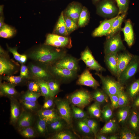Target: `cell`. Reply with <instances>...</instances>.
I'll use <instances>...</instances> for the list:
<instances>
[{
    "label": "cell",
    "mask_w": 139,
    "mask_h": 139,
    "mask_svg": "<svg viewBox=\"0 0 139 139\" xmlns=\"http://www.w3.org/2000/svg\"><path fill=\"white\" fill-rule=\"evenodd\" d=\"M67 54L63 49H54L48 46L41 47L31 52L29 57L47 66L53 65Z\"/></svg>",
    "instance_id": "6da1fadb"
},
{
    "label": "cell",
    "mask_w": 139,
    "mask_h": 139,
    "mask_svg": "<svg viewBox=\"0 0 139 139\" xmlns=\"http://www.w3.org/2000/svg\"><path fill=\"white\" fill-rule=\"evenodd\" d=\"M95 74L98 76L101 81L103 90L108 96L110 95H118L124 91V87L117 80L109 76H104L100 72Z\"/></svg>",
    "instance_id": "7a4b0ae2"
},
{
    "label": "cell",
    "mask_w": 139,
    "mask_h": 139,
    "mask_svg": "<svg viewBox=\"0 0 139 139\" xmlns=\"http://www.w3.org/2000/svg\"><path fill=\"white\" fill-rule=\"evenodd\" d=\"M139 72V56L134 55L128 65L121 73L117 80L123 86L134 79Z\"/></svg>",
    "instance_id": "3957f363"
},
{
    "label": "cell",
    "mask_w": 139,
    "mask_h": 139,
    "mask_svg": "<svg viewBox=\"0 0 139 139\" xmlns=\"http://www.w3.org/2000/svg\"><path fill=\"white\" fill-rule=\"evenodd\" d=\"M68 97L69 102L72 105L82 109L93 100L91 94L83 89L75 91L70 94Z\"/></svg>",
    "instance_id": "277c9868"
},
{
    "label": "cell",
    "mask_w": 139,
    "mask_h": 139,
    "mask_svg": "<svg viewBox=\"0 0 139 139\" xmlns=\"http://www.w3.org/2000/svg\"><path fill=\"white\" fill-rule=\"evenodd\" d=\"M120 32L111 37L107 38L104 46L105 55L118 53L126 50Z\"/></svg>",
    "instance_id": "5b68a950"
},
{
    "label": "cell",
    "mask_w": 139,
    "mask_h": 139,
    "mask_svg": "<svg viewBox=\"0 0 139 139\" xmlns=\"http://www.w3.org/2000/svg\"><path fill=\"white\" fill-rule=\"evenodd\" d=\"M97 6L98 13L102 16L110 19L118 15V8L112 0H102Z\"/></svg>",
    "instance_id": "8992f818"
},
{
    "label": "cell",
    "mask_w": 139,
    "mask_h": 139,
    "mask_svg": "<svg viewBox=\"0 0 139 139\" xmlns=\"http://www.w3.org/2000/svg\"><path fill=\"white\" fill-rule=\"evenodd\" d=\"M48 69L54 77L61 82H67L73 80L77 76V72L65 68L48 66Z\"/></svg>",
    "instance_id": "52a82bcc"
},
{
    "label": "cell",
    "mask_w": 139,
    "mask_h": 139,
    "mask_svg": "<svg viewBox=\"0 0 139 139\" xmlns=\"http://www.w3.org/2000/svg\"><path fill=\"white\" fill-rule=\"evenodd\" d=\"M80 59L84 62L89 70H94L98 72L106 71V69L95 60L91 51L88 47L81 53Z\"/></svg>",
    "instance_id": "ba28073f"
},
{
    "label": "cell",
    "mask_w": 139,
    "mask_h": 139,
    "mask_svg": "<svg viewBox=\"0 0 139 139\" xmlns=\"http://www.w3.org/2000/svg\"><path fill=\"white\" fill-rule=\"evenodd\" d=\"M55 106L61 118L68 125H71L72 122V112L68 101L57 99L54 100Z\"/></svg>",
    "instance_id": "9c48e42d"
},
{
    "label": "cell",
    "mask_w": 139,
    "mask_h": 139,
    "mask_svg": "<svg viewBox=\"0 0 139 139\" xmlns=\"http://www.w3.org/2000/svg\"><path fill=\"white\" fill-rule=\"evenodd\" d=\"M79 61L76 58L67 54L52 65L77 72L80 70Z\"/></svg>",
    "instance_id": "30bf717a"
},
{
    "label": "cell",
    "mask_w": 139,
    "mask_h": 139,
    "mask_svg": "<svg viewBox=\"0 0 139 139\" xmlns=\"http://www.w3.org/2000/svg\"><path fill=\"white\" fill-rule=\"evenodd\" d=\"M29 70L33 76L37 80H40L46 81L54 78L50 72L48 66H42L34 64L30 65Z\"/></svg>",
    "instance_id": "8fae6325"
},
{
    "label": "cell",
    "mask_w": 139,
    "mask_h": 139,
    "mask_svg": "<svg viewBox=\"0 0 139 139\" xmlns=\"http://www.w3.org/2000/svg\"><path fill=\"white\" fill-rule=\"evenodd\" d=\"M76 83L79 85L89 87L95 89L100 86L99 82L93 77L88 68L85 69L78 76Z\"/></svg>",
    "instance_id": "7c38bea8"
},
{
    "label": "cell",
    "mask_w": 139,
    "mask_h": 139,
    "mask_svg": "<svg viewBox=\"0 0 139 139\" xmlns=\"http://www.w3.org/2000/svg\"><path fill=\"white\" fill-rule=\"evenodd\" d=\"M10 101V123L16 126L18 120L21 114L22 108L21 104L16 98L9 99Z\"/></svg>",
    "instance_id": "4fadbf2b"
},
{
    "label": "cell",
    "mask_w": 139,
    "mask_h": 139,
    "mask_svg": "<svg viewBox=\"0 0 139 139\" xmlns=\"http://www.w3.org/2000/svg\"><path fill=\"white\" fill-rule=\"evenodd\" d=\"M37 116L44 120L47 124L62 118L56 109L54 108L43 109H40L37 111Z\"/></svg>",
    "instance_id": "5bb4252c"
},
{
    "label": "cell",
    "mask_w": 139,
    "mask_h": 139,
    "mask_svg": "<svg viewBox=\"0 0 139 139\" xmlns=\"http://www.w3.org/2000/svg\"><path fill=\"white\" fill-rule=\"evenodd\" d=\"M82 8V5L79 3L73 2L68 5L64 14L77 24Z\"/></svg>",
    "instance_id": "9a60e30c"
},
{
    "label": "cell",
    "mask_w": 139,
    "mask_h": 139,
    "mask_svg": "<svg viewBox=\"0 0 139 139\" xmlns=\"http://www.w3.org/2000/svg\"><path fill=\"white\" fill-rule=\"evenodd\" d=\"M134 55L126 50L117 53V80L133 57Z\"/></svg>",
    "instance_id": "2e32d148"
},
{
    "label": "cell",
    "mask_w": 139,
    "mask_h": 139,
    "mask_svg": "<svg viewBox=\"0 0 139 139\" xmlns=\"http://www.w3.org/2000/svg\"><path fill=\"white\" fill-rule=\"evenodd\" d=\"M36 120L32 113L22 108L16 126L17 128L33 126Z\"/></svg>",
    "instance_id": "e0dca14e"
},
{
    "label": "cell",
    "mask_w": 139,
    "mask_h": 139,
    "mask_svg": "<svg viewBox=\"0 0 139 139\" xmlns=\"http://www.w3.org/2000/svg\"><path fill=\"white\" fill-rule=\"evenodd\" d=\"M118 16L117 15L113 18L103 21L94 30L92 34V36L94 37L106 36L113 22Z\"/></svg>",
    "instance_id": "ac0fdd59"
},
{
    "label": "cell",
    "mask_w": 139,
    "mask_h": 139,
    "mask_svg": "<svg viewBox=\"0 0 139 139\" xmlns=\"http://www.w3.org/2000/svg\"><path fill=\"white\" fill-rule=\"evenodd\" d=\"M117 53L105 55L104 62L111 73L117 78L118 74Z\"/></svg>",
    "instance_id": "d6986e66"
},
{
    "label": "cell",
    "mask_w": 139,
    "mask_h": 139,
    "mask_svg": "<svg viewBox=\"0 0 139 139\" xmlns=\"http://www.w3.org/2000/svg\"><path fill=\"white\" fill-rule=\"evenodd\" d=\"M15 85L7 82L0 83V95L6 97L9 99L13 98H16L19 94L15 88Z\"/></svg>",
    "instance_id": "ffe728a7"
},
{
    "label": "cell",
    "mask_w": 139,
    "mask_h": 139,
    "mask_svg": "<svg viewBox=\"0 0 139 139\" xmlns=\"http://www.w3.org/2000/svg\"><path fill=\"white\" fill-rule=\"evenodd\" d=\"M124 33V40L129 47L133 45L134 41V36L133 26L129 19L125 22L124 27L121 30Z\"/></svg>",
    "instance_id": "44dd1931"
},
{
    "label": "cell",
    "mask_w": 139,
    "mask_h": 139,
    "mask_svg": "<svg viewBox=\"0 0 139 139\" xmlns=\"http://www.w3.org/2000/svg\"><path fill=\"white\" fill-rule=\"evenodd\" d=\"M15 66L11 61L5 57L1 56L0 58V74L8 75L12 73L15 69Z\"/></svg>",
    "instance_id": "7402d4cb"
},
{
    "label": "cell",
    "mask_w": 139,
    "mask_h": 139,
    "mask_svg": "<svg viewBox=\"0 0 139 139\" xmlns=\"http://www.w3.org/2000/svg\"><path fill=\"white\" fill-rule=\"evenodd\" d=\"M126 13L118 15L117 17L113 22L111 28L106 36L107 38L111 37L121 30V25Z\"/></svg>",
    "instance_id": "603a6c76"
},
{
    "label": "cell",
    "mask_w": 139,
    "mask_h": 139,
    "mask_svg": "<svg viewBox=\"0 0 139 139\" xmlns=\"http://www.w3.org/2000/svg\"><path fill=\"white\" fill-rule=\"evenodd\" d=\"M66 124V122L62 118H60L47 124L48 133L54 134L63 130Z\"/></svg>",
    "instance_id": "cb8c5ba5"
},
{
    "label": "cell",
    "mask_w": 139,
    "mask_h": 139,
    "mask_svg": "<svg viewBox=\"0 0 139 139\" xmlns=\"http://www.w3.org/2000/svg\"><path fill=\"white\" fill-rule=\"evenodd\" d=\"M34 124V127L38 136L44 137L48 134L47 124L44 120L37 116Z\"/></svg>",
    "instance_id": "d4e9b609"
},
{
    "label": "cell",
    "mask_w": 139,
    "mask_h": 139,
    "mask_svg": "<svg viewBox=\"0 0 139 139\" xmlns=\"http://www.w3.org/2000/svg\"><path fill=\"white\" fill-rule=\"evenodd\" d=\"M55 31L56 33L59 35L66 36L69 35L67 30L63 12L61 13L59 16L56 26Z\"/></svg>",
    "instance_id": "484cf974"
},
{
    "label": "cell",
    "mask_w": 139,
    "mask_h": 139,
    "mask_svg": "<svg viewBox=\"0 0 139 139\" xmlns=\"http://www.w3.org/2000/svg\"><path fill=\"white\" fill-rule=\"evenodd\" d=\"M126 93L132 99L139 94V78L133 80L127 88Z\"/></svg>",
    "instance_id": "4316f807"
},
{
    "label": "cell",
    "mask_w": 139,
    "mask_h": 139,
    "mask_svg": "<svg viewBox=\"0 0 139 139\" xmlns=\"http://www.w3.org/2000/svg\"><path fill=\"white\" fill-rule=\"evenodd\" d=\"M128 118V124L131 130L137 131L139 128V113L136 110H133Z\"/></svg>",
    "instance_id": "83f0119b"
},
{
    "label": "cell",
    "mask_w": 139,
    "mask_h": 139,
    "mask_svg": "<svg viewBox=\"0 0 139 139\" xmlns=\"http://www.w3.org/2000/svg\"><path fill=\"white\" fill-rule=\"evenodd\" d=\"M17 130L19 134L25 138H34L38 136L35 128L33 126L18 128Z\"/></svg>",
    "instance_id": "f1b7e54d"
},
{
    "label": "cell",
    "mask_w": 139,
    "mask_h": 139,
    "mask_svg": "<svg viewBox=\"0 0 139 139\" xmlns=\"http://www.w3.org/2000/svg\"><path fill=\"white\" fill-rule=\"evenodd\" d=\"M117 128L116 121L115 120L111 119L107 122L101 129L99 133L104 134L113 133L116 131Z\"/></svg>",
    "instance_id": "f546056e"
},
{
    "label": "cell",
    "mask_w": 139,
    "mask_h": 139,
    "mask_svg": "<svg viewBox=\"0 0 139 139\" xmlns=\"http://www.w3.org/2000/svg\"><path fill=\"white\" fill-rule=\"evenodd\" d=\"M97 88L91 94L93 100L100 104L108 102V95L103 90Z\"/></svg>",
    "instance_id": "4dcf8cb0"
},
{
    "label": "cell",
    "mask_w": 139,
    "mask_h": 139,
    "mask_svg": "<svg viewBox=\"0 0 139 139\" xmlns=\"http://www.w3.org/2000/svg\"><path fill=\"white\" fill-rule=\"evenodd\" d=\"M19 101L22 108L27 111L32 113L40 109V105L37 101Z\"/></svg>",
    "instance_id": "1f68e13d"
},
{
    "label": "cell",
    "mask_w": 139,
    "mask_h": 139,
    "mask_svg": "<svg viewBox=\"0 0 139 139\" xmlns=\"http://www.w3.org/2000/svg\"><path fill=\"white\" fill-rule=\"evenodd\" d=\"M51 96L54 97L60 91L61 82L58 80L53 78L47 81Z\"/></svg>",
    "instance_id": "d6a6232c"
},
{
    "label": "cell",
    "mask_w": 139,
    "mask_h": 139,
    "mask_svg": "<svg viewBox=\"0 0 139 139\" xmlns=\"http://www.w3.org/2000/svg\"><path fill=\"white\" fill-rule=\"evenodd\" d=\"M130 108L128 106L120 107L117 113L118 122L122 124L125 123L128 118Z\"/></svg>",
    "instance_id": "836d02e7"
},
{
    "label": "cell",
    "mask_w": 139,
    "mask_h": 139,
    "mask_svg": "<svg viewBox=\"0 0 139 139\" xmlns=\"http://www.w3.org/2000/svg\"><path fill=\"white\" fill-rule=\"evenodd\" d=\"M52 139H75L76 137L71 132L63 129L53 134L50 138Z\"/></svg>",
    "instance_id": "e575fe53"
},
{
    "label": "cell",
    "mask_w": 139,
    "mask_h": 139,
    "mask_svg": "<svg viewBox=\"0 0 139 139\" xmlns=\"http://www.w3.org/2000/svg\"><path fill=\"white\" fill-rule=\"evenodd\" d=\"M42 96L40 93L33 92L27 90L23 94L19 99V100L37 101L38 99Z\"/></svg>",
    "instance_id": "d590c367"
},
{
    "label": "cell",
    "mask_w": 139,
    "mask_h": 139,
    "mask_svg": "<svg viewBox=\"0 0 139 139\" xmlns=\"http://www.w3.org/2000/svg\"><path fill=\"white\" fill-rule=\"evenodd\" d=\"M89 14L87 8L85 7H83L77 23L78 26H85L89 22Z\"/></svg>",
    "instance_id": "8d00e7d4"
},
{
    "label": "cell",
    "mask_w": 139,
    "mask_h": 139,
    "mask_svg": "<svg viewBox=\"0 0 139 139\" xmlns=\"http://www.w3.org/2000/svg\"><path fill=\"white\" fill-rule=\"evenodd\" d=\"M100 105V103L95 101L89 107L88 111L91 116L97 118L101 117L102 110Z\"/></svg>",
    "instance_id": "74e56055"
},
{
    "label": "cell",
    "mask_w": 139,
    "mask_h": 139,
    "mask_svg": "<svg viewBox=\"0 0 139 139\" xmlns=\"http://www.w3.org/2000/svg\"><path fill=\"white\" fill-rule=\"evenodd\" d=\"M15 30L8 25L4 24L0 28V37L4 38H9L15 34Z\"/></svg>",
    "instance_id": "f35d334b"
},
{
    "label": "cell",
    "mask_w": 139,
    "mask_h": 139,
    "mask_svg": "<svg viewBox=\"0 0 139 139\" xmlns=\"http://www.w3.org/2000/svg\"><path fill=\"white\" fill-rule=\"evenodd\" d=\"M39 85L41 93L45 99L52 97L47 82L43 80H37Z\"/></svg>",
    "instance_id": "ab89813d"
},
{
    "label": "cell",
    "mask_w": 139,
    "mask_h": 139,
    "mask_svg": "<svg viewBox=\"0 0 139 139\" xmlns=\"http://www.w3.org/2000/svg\"><path fill=\"white\" fill-rule=\"evenodd\" d=\"M45 44L47 45L54 47L61 48H69L66 45L60 42L59 40L52 38L48 35L46 37Z\"/></svg>",
    "instance_id": "60d3db41"
},
{
    "label": "cell",
    "mask_w": 139,
    "mask_h": 139,
    "mask_svg": "<svg viewBox=\"0 0 139 139\" xmlns=\"http://www.w3.org/2000/svg\"><path fill=\"white\" fill-rule=\"evenodd\" d=\"M112 109L111 106L109 105H107L103 107L101 116L103 121L107 122L111 119L113 116Z\"/></svg>",
    "instance_id": "b9f144b4"
},
{
    "label": "cell",
    "mask_w": 139,
    "mask_h": 139,
    "mask_svg": "<svg viewBox=\"0 0 139 139\" xmlns=\"http://www.w3.org/2000/svg\"><path fill=\"white\" fill-rule=\"evenodd\" d=\"M72 114L73 117L77 119H83L88 117L86 113L82 109L72 105Z\"/></svg>",
    "instance_id": "7bdbcfd3"
},
{
    "label": "cell",
    "mask_w": 139,
    "mask_h": 139,
    "mask_svg": "<svg viewBox=\"0 0 139 139\" xmlns=\"http://www.w3.org/2000/svg\"><path fill=\"white\" fill-rule=\"evenodd\" d=\"M120 138L121 139H137L139 137L132 130L127 128L123 129L120 132Z\"/></svg>",
    "instance_id": "ee69618b"
},
{
    "label": "cell",
    "mask_w": 139,
    "mask_h": 139,
    "mask_svg": "<svg viewBox=\"0 0 139 139\" xmlns=\"http://www.w3.org/2000/svg\"><path fill=\"white\" fill-rule=\"evenodd\" d=\"M118 8V15L126 13L129 4V0H116Z\"/></svg>",
    "instance_id": "f6af8a7d"
},
{
    "label": "cell",
    "mask_w": 139,
    "mask_h": 139,
    "mask_svg": "<svg viewBox=\"0 0 139 139\" xmlns=\"http://www.w3.org/2000/svg\"><path fill=\"white\" fill-rule=\"evenodd\" d=\"M3 79L7 82L15 86L21 84L24 81V79L19 76H4Z\"/></svg>",
    "instance_id": "bcb514c9"
},
{
    "label": "cell",
    "mask_w": 139,
    "mask_h": 139,
    "mask_svg": "<svg viewBox=\"0 0 139 139\" xmlns=\"http://www.w3.org/2000/svg\"><path fill=\"white\" fill-rule=\"evenodd\" d=\"M77 126L80 131L85 134L88 135H93L90 128L83 119L80 120L78 122Z\"/></svg>",
    "instance_id": "7dc6e473"
},
{
    "label": "cell",
    "mask_w": 139,
    "mask_h": 139,
    "mask_svg": "<svg viewBox=\"0 0 139 139\" xmlns=\"http://www.w3.org/2000/svg\"><path fill=\"white\" fill-rule=\"evenodd\" d=\"M83 119L85 122L90 128L95 138L98 130V126L97 122L95 120L88 117Z\"/></svg>",
    "instance_id": "c3c4849f"
},
{
    "label": "cell",
    "mask_w": 139,
    "mask_h": 139,
    "mask_svg": "<svg viewBox=\"0 0 139 139\" xmlns=\"http://www.w3.org/2000/svg\"><path fill=\"white\" fill-rule=\"evenodd\" d=\"M67 30L69 34L77 28V24L72 20L64 15Z\"/></svg>",
    "instance_id": "681fc988"
},
{
    "label": "cell",
    "mask_w": 139,
    "mask_h": 139,
    "mask_svg": "<svg viewBox=\"0 0 139 139\" xmlns=\"http://www.w3.org/2000/svg\"><path fill=\"white\" fill-rule=\"evenodd\" d=\"M119 107L127 106L129 103V97L124 91L118 95Z\"/></svg>",
    "instance_id": "f907efd6"
},
{
    "label": "cell",
    "mask_w": 139,
    "mask_h": 139,
    "mask_svg": "<svg viewBox=\"0 0 139 139\" xmlns=\"http://www.w3.org/2000/svg\"><path fill=\"white\" fill-rule=\"evenodd\" d=\"M28 90L34 92L41 93L39 85L37 80L36 81H31L28 84Z\"/></svg>",
    "instance_id": "816d5d0a"
},
{
    "label": "cell",
    "mask_w": 139,
    "mask_h": 139,
    "mask_svg": "<svg viewBox=\"0 0 139 139\" xmlns=\"http://www.w3.org/2000/svg\"><path fill=\"white\" fill-rule=\"evenodd\" d=\"M54 97H51L45 99V101L41 109H48L54 108L55 106Z\"/></svg>",
    "instance_id": "f5cc1de1"
},
{
    "label": "cell",
    "mask_w": 139,
    "mask_h": 139,
    "mask_svg": "<svg viewBox=\"0 0 139 139\" xmlns=\"http://www.w3.org/2000/svg\"><path fill=\"white\" fill-rule=\"evenodd\" d=\"M111 102V106L113 109H116L119 107L118 96L117 95H110L108 96Z\"/></svg>",
    "instance_id": "db71d44e"
},
{
    "label": "cell",
    "mask_w": 139,
    "mask_h": 139,
    "mask_svg": "<svg viewBox=\"0 0 139 139\" xmlns=\"http://www.w3.org/2000/svg\"><path fill=\"white\" fill-rule=\"evenodd\" d=\"M29 72L28 67L25 65L22 64L21 67L20 76L24 79L28 78Z\"/></svg>",
    "instance_id": "11a10c76"
},
{
    "label": "cell",
    "mask_w": 139,
    "mask_h": 139,
    "mask_svg": "<svg viewBox=\"0 0 139 139\" xmlns=\"http://www.w3.org/2000/svg\"><path fill=\"white\" fill-rule=\"evenodd\" d=\"M8 49L9 51L12 54L15 59L20 63L21 55L18 52L17 49L16 48L10 47H8Z\"/></svg>",
    "instance_id": "9f6ffc18"
},
{
    "label": "cell",
    "mask_w": 139,
    "mask_h": 139,
    "mask_svg": "<svg viewBox=\"0 0 139 139\" xmlns=\"http://www.w3.org/2000/svg\"><path fill=\"white\" fill-rule=\"evenodd\" d=\"M133 106L135 108H139V94L134 99Z\"/></svg>",
    "instance_id": "6f0895ef"
},
{
    "label": "cell",
    "mask_w": 139,
    "mask_h": 139,
    "mask_svg": "<svg viewBox=\"0 0 139 139\" xmlns=\"http://www.w3.org/2000/svg\"><path fill=\"white\" fill-rule=\"evenodd\" d=\"M108 137L104 134H99L97 135L95 138L98 139H108Z\"/></svg>",
    "instance_id": "680465c9"
},
{
    "label": "cell",
    "mask_w": 139,
    "mask_h": 139,
    "mask_svg": "<svg viewBox=\"0 0 139 139\" xmlns=\"http://www.w3.org/2000/svg\"><path fill=\"white\" fill-rule=\"evenodd\" d=\"M27 59L26 55L24 54L21 55L20 63L23 64L25 63Z\"/></svg>",
    "instance_id": "91938a15"
},
{
    "label": "cell",
    "mask_w": 139,
    "mask_h": 139,
    "mask_svg": "<svg viewBox=\"0 0 139 139\" xmlns=\"http://www.w3.org/2000/svg\"><path fill=\"white\" fill-rule=\"evenodd\" d=\"M4 24L3 18L1 16L0 18V28H1Z\"/></svg>",
    "instance_id": "94428289"
},
{
    "label": "cell",
    "mask_w": 139,
    "mask_h": 139,
    "mask_svg": "<svg viewBox=\"0 0 139 139\" xmlns=\"http://www.w3.org/2000/svg\"><path fill=\"white\" fill-rule=\"evenodd\" d=\"M108 138V139H117L118 138V136L115 135H111Z\"/></svg>",
    "instance_id": "6125c7cd"
},
{
    "label": "cell",
    "mask_w": 139,
    "mask_h": 139,
    "mask_svg": "<svg viewBox=\"0 0 139 139\" xmlns=\"http://www.w3.org/2000/svg\"><path fill=\"white\" fill-rule=\"evenodd\" d=\"M101 0H92L93 2L94 3H98Z\"/></svg>",
    "instance_id": "be15d7a7"
}]
</instances>
